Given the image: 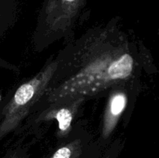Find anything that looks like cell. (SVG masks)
I'll return each mask as SVG.
<instances>
[{
    "label": "cell",
    "instance_id": "6",
    "mask_svg": "<svg viewBox=\"0 0 159 158\" xmlns=\"http://www.w3.org/2000/svg\"><path fill=\"white\" fill-rule=\"evenodd\" d=\"M48 158H84V147L80 139H75L57 148Z\"/></svg>",
    "mask_w": 159,
    "mask_h": 158
},
{
    "label": "cell",
    "instance_id": "7",
    "mask_svg": "<svg viewBox=\"0 0 159 158\" xmlns=\"http://www.w3.org/2000/svg\"><path fill=\"white\" fill-rule=\"evenodd\" d=\"M27 149L16 148L10 150L4 155L2 158H29Z\"/></svg>",
    "mask_w": 159,
    "mask_h": 158
},
{
    "label": "cell",
    "instance_id": "3",
    "mask_svg": "<svg viewBox=\"0 0 159 158\" xmlns=\"http://www.w3.org/2000/svg\"><path fill=\"white\" fill-rule=\"evenodd\" d=\"M84 99L85 98H75L52 104L43 113V119L46 120L55 119L58 122V136L65 137L68 136L71 130V122Z\"/></svg>",
    "mask_w": 159,
    "mask_h": 158
},
{
    "label": "cell",
    "instance_id": "4",
    "mask_svg": "<svg viewBox=\"0 0 159 158\" xmlns=\"http://www.w3.org/2000/svg\"><path fill=\"white\" fill-rule=\"evenodd\" d=\"M127 97L122 91H114L109 99L104 114L102 137L107 139L116 127L127 105Z\"/></svg>",
    "mask_w": 159,
    "mask_h": 158
},
{
    "label": "cell",
    "instance_id": "1",
    "mask_svg": "<svg viewBox=\"0 0 159 158\" xmlns=\"http://www.w3.org/2000/svg\"><path fill=\"white\" fill-rule=\"evenodd\" d=\"M72 63L61 79L48 86L43 94L48 104L103 91L128 80L135 67L126 41L106 32L89 39Z\"/></svg>",
    "mask_w": 159,
    "mask_h": 158
},
{
    "label": "cell",
    "instance_id": "5",
    "mask_svg": "<svg viewBox=\"0 0 159 158\" xmlns=\"http://www.w3.org/2000/svg\"><path fill=\"white\" fill-rule=\"evenodd\" d=\"M85 0H48L46 9L49 14L72 17L77 13Z\"/></svg>",
    "mask_w": 159,
    "mask_h": 158
},
{
    "label": "cell",
    "instance_id": "8",
    "mask_svg": "<svg viewBox=\"0 0 159 158\" xmlns=\"http://www.w3.org/2000/svg\"><path fill=\"white\" fill-rule=\"evenodd\" d=\"M118 153H119V150L116 147H115V148L111 149L108 153H107V154L104 156L103 158H116L118 156Z\"/></svg>",
    "mask_w": 159,
    "mask_h": 158
},
{
    "label": "cell",
    "instance_id": "2",
    "mask_svg": "<svg viewBox=\"0 0 159 158\" xmlns=\"http://www.w3.org/2000/svg\"><path fill=\"white\" fill-rule=\"evenodd\" d=\"M57 67V62H52L17 88L3 110V118L0 122V140L16 128L37 100L44 94Z\"/></svg>",
    "mask_w": 159,
    "mask_h": 158
},
{
    "label": "cell",
    "instance_id": "9",
    "mask_svg": "<svg viewBox=\"0 0 159 158\" xmlns=\"http://www.w3.org/2000/svg\"><path fill=\"white\" fill-rule=\"evenodd\" d=\"M0 101H1V96H0Z\"/></svg>",
    "mask_w": 159,
    "mask_h": 158
}]
</instances>
